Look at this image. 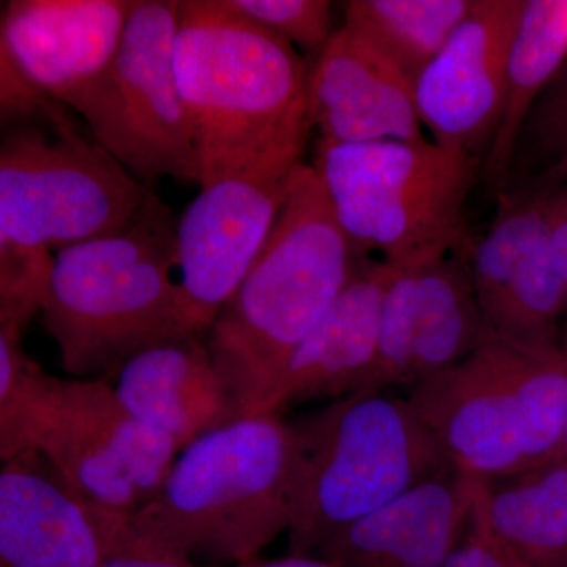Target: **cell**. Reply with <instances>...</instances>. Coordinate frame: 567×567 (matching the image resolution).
Masks as SVG:
<instances>
[{"label": "cell", "mask_w": 567, "mask_h": 567, "mask_svg": "<svg viewBox=\"0 0 567 567\" xmlns=\"http://www.w3.org/2000/svg\"><path fill=\"white\" fill-rule=\"evenodd\" d=\"M174 65L200 186L289 177L305 163L309 70L292 43L223 0H181Z\"/></svg>", "instance_id": "6da1fadb"}, {"label": "cell", "mask_w": 567, "mask_h": 567, "mask_svg": "<svg viewBox=\"0 0 567 567\" xmlns=\"http://www.w3.org/2000/svg\"><path fill=\"white\" fill-rule=\"evenodd\" d=\"M361 260L315 167L301 164L259 259L207 333L213 361L244 416L262 412L295 350Z\"/></svg>", "instance_id": "7a4b0ae2"}, {"label": "cell", "mask_w": 567, "mask_h": 567, "mask_svg": "<svg viewBox=\"0 0 567 567\" xmlns=\"http://www.w3.org/2000/svg\"><path fill=\"white\" fill-rule=\"evenodd\" d=\"M177 224L153 193L121 234L54 254L41 322L73 379L114 382L134 354L183 331Z\"/></svg>", "instance_id": "3957f363"}, {"label": "cell", "mask_w": 567, "mask_h": 567, "mask_svg": "<svg viewBox=\"0 0 567 567\" xmlns=\"http://www.w3.org/2000/svg\"><path fill=\"white\" fill-rule=\"evenodd\" d=\"M292 468L290 423L240 417L186 446L130 524L189 557L244 565L289 532Z\"/></svg>", "instance_id": "277c9868"}, {"label": "cell", "mask_w": 567, "mask_h": 567, "mask_svg": "<svg viewBox=\"0 0 567 567\" xmlns=\"http://www.w3.org/2000/svg\"><path fill=\"white\" fill-rule=\"evenodd\" d=\"M290 427V555H311L347 525L454 468L409 399L350 394Z\"/></svg>", "instance_id": "5b68a950"}, {"label": "cell", "mask_w": 567, "mask_h": 567, "mask_svg": "<svg viewBox=\"0 0 567 567\" xmlns=\"http://www.w3.org/2000/svg\"><path fill=\"white\" fill-rule=\"evenodd\" d=\"M315 167L342 233L361 259L395 270L439 262L464 245V210L480 159L434 141L334 144Z\"/></svg>", "instance_id": "8992f818"}, {"label": "cell", "mask_w": 567, "mask_h": 567, "mask_svg": "<svg viewBox=\"0 0 567 567\" xmlns=\"http://www.w3.org/2000/svg\"><path fill=\"white\" fill-rule=\"evenodd\" d=\"M155 189L69 111L7 126L0 144V246L55 254L128 229Z\"/></svg>", "instance_id": "52a82bcc"}, {"label": "cell", "mask_w": 567, "mask_h": 567, "mask_svg": "<svg viewBox=\"0 0 567 567\" xmlns=\"http://www.w3.org/2000/svg\"><path fill=\"white\" fill-rule=\"evenodd\" d=\"M181 0H136L121 47L80 115L93 140L148 188L200 183L194 134L174 65Z\"/></svg>", "instance_id": "ba28073f"}, {"label": "cell", "mask_w": 567, "mask_h": 567, "mask_svg": "<svg viewBox=\"0 0 567 567\" xmlns=\"http://www.w3.org/2000/svg\"><path fill=\"white\" fill-rule=\"evenodd\" d=\"M32 451L85 499L133 516L156 495L181 451L142 424L103 379H59L33 425Z\"/></svg>", "instance_id": "9c48e42d"}, {"label": "cell", "mask_w": 567, "mask_h": 567, "mask_svg": "<svg viewBox=\"0 0 567 567\" xmlns=\"http://www.w3.org/2000/svg\"><path fill=\"white\" fill-rule=\"evenodd\" d=\"M525 357L491 338L461 363L410 388L406 399L457 472L495 481L527 470Z\"/></svg>", "instance_id": "30bf717a"}, {"label": "cell", "mask_w": 567, "mask_h": 567, "mask_svg": "<svg viewBox=\"0 0 567 567\" xmlns=\"http://www.w3.org/2000/svg\"><path fill=\"white\" fill-rule=\"evenodd\" d=\"M464 254L492 338L529 353L563 350L567 287L551 249L546 196L499 197L487 233Z\"/></svg>", "instance_id": "8fae6325"}, {"label": "cell", "mask_w": 567, "mask_h": 567, "mask_svg": "<svg viewBox=\"0 0 567 567\" xmlns=\"http://www.w3.org/2000/svg\"><path fill=\"white\" fill-rule=\"evenodd\" d=\"M292 177H233L200 186L177 224L178 306L185 333L207 336L237 292L270 238Z\"/></svg>", "instance_id": "7c38bea8"}, {"label": "cell", "mask_w": 567, "mask_h": 567, "mask_svg": "<svg viewBox=\"0 0 567 567\" xmlns=\"http://www.w3.org/2000/svg\"><path fill=\"white\" fill-rule=\"evenodd\" d=\"M491 338L464 252L409 270L394 268L375 361L360 393L410 390L461 363Z\"/></svg>", "instance_id": "4fadbf2b"}, {"label": "cell", "mask_w": 567, "mask_h": 567, "mask_svg": "<svg viewBox=\"0 0 567 567\" xmlns=\"http://www.w3.org/2000/svg\"><path fill=\"white\" fill-rule=\"evenodd\" d=\"M525 0H475L443 50L413 82L435 144L480 159L494 140L507 63Z\"/></svg>", "instance_id": "5bb4252c"}, {"label": "cell", "mask_w": 567, "mask_h": 567, "mask_svg": "<svg viewBox=\"0 0 567 567\" xmlns=\"http://www.w3.org/2000/svg\"><path fill=\"white\" fill-rule=\"evenodd\" d=\"M136 0H10L0 54L29 81L80 114L106 78Z\"/></svg>", "instance_id": "9a60e30c"}, {"label": "cell", "mask_w": 567, "mask_h": 567, "mask_svg": "<svg viewBox=\"0 0 567 567\" xmlns=\"http://www.w3.org/2000/svg\"><path fill=\"white\" fill-rule=\"evenodd\" d=\"M117 513L91 505L39 451L0 472V567H100Z\"/></svg>", "instance_id": "2e32d148"}, {"label": "cell", "mask_w": 567, "mask_h": 567, "mask_svg": "<svg viewBox=\"0 0 567 567\" xmlns=\"http://www.w3.org/2000/svg\"><path fill=\"white\" fill-rule=\"evenodd\" d=\"M308 112L334 144L425 140L412 80L346 25L309 70Z\"/></svg>", "instance_id": "e0dca14e"}, {"label": "cell", "mask_w": 567, "mask_h": 567, "mask_svg": "<svg viewBox=\"0 0 567 567\" xmlns=\"http://www.w3.org/2000/svg\"><path fill=\"white\" fill-rule=\"evenodd\" d=\"M477 480L450 470L331 536L317 557L338 567H445L475 511Z\"/></svg>", "instance_id": "ac0fdd59"}, {"label": "cell", "mask_w": 567, "mask_h": 567, "mask_svg": "<svg viewBox=\"0 0 567 567\" xmlns=\"http://www.w3.org/2000/svg\"><path fill=\"white\" fill-rule=\"evenodd\" d=\"M123 406L178 451L244 417L216 368L207 336L178 334L134 354L112 382Z\"/></svg>", "instance_id": "d6986e66"}, {"label": "cell", "mask_w": 567, "mask_h": 567, "mask_svg": "<svg viewBox=\"0 0 567 567\" xmlns=\"http://www.w3.org/2000/svg\"><path fill=\"white\" fill-rule=\"evenodd\" d=\"M394 268L363 259L315 330L295 350L262 412L363 390L379 347L380 317Z\"/></svg>", "instance_id": "ffe728a7"}, {"label": "cell", "mask_w": 567, "mask_h": 567, "mask_svg": "<svg viewBox=\"0 0 567 567\" xmlns=\"http://www.w3.org/2000/svg\"><path fill=\"white\" fill-rule=\"evenodd\" d=\"M475 517L522 565L567 567L565 457L502 480H477Z\"/></svg>", "instance_id": "44dd1931"}, {"label": "cell", "mask_w": 567, "mask_h": 567, "mask_svg": "<svg viewBox=\"0 0 567 567\" xmlns=\"http://www.w3.org/2000/svg\"><path fill=\"white\" fill-rule=\"evenodd\" d=\"M566 61L567 0H525L507 63L502 114L481 167L496 197L505 189L528 115Z\"/></svg>", "instance_id": "7402d4cb"}, {"label": "cell", "mask_w": 567, "mask_h": 567, "mask_svg": "<svg viewBox=\"0 0 567 567\" xmlns=\"http://www.w3.org/2000/svg\"><path fill=\"white\" fill-rule=\"evenodd\" d=\"M475 0H352L346 28L415 82L456 32Z\"/></svg>", "instance_id": "603a6c76"}, {"label": "cell", "mask_w": 567, "mask_h": 567, "mask_svg": "<svg viewBox=\"0 0 567 567\" xmlns=\"http://www.w3.org/2000/svg\"><path fill=\"white\" fill-rule=\"evenodd\" d=\"M566 182L567 63L528 115L499 197L547 196Z\"/></svg>", "instance_id": "cb8c5ba5"}, {"label": "cell", "mask_w": 567, "mask_h": 567, "mask_svg": "<svg viewBox=\"0 0 567 567\" xmlns=\"http://www.w3.org/2000/svg\"><path fill=\"white\" fill-rule=\"evenodd\" d=\"M21 331L0 327V457L32 451L33 425L51 377L22 349Z\"/></svg>", "instance_id": "d4e9b609"}, {"label": "cell", "mask_w": 567, "mask_h": 567, "mask_svg": "<svg viewBox=\"0 0 567 567\" xmlns=\"http://www.w3.org/2000/svg\"><path fill=\"white\" fill-rule=\"evenodd\" d=\"M227 9L248 18L293 47L316 52L327 47L331 3L327 0H223Z\"/></svg>", "instance_id": "484cf974"}, {"label": "cell", "mask_w": 567, "mask_h": 567, "mask_svg": "<svg viewBox=\"0 0 567 567\" xmlns=\"http://www.w3.org/2000/svg\"><path fill=\"white\" fill-rule=\"evenodd\" d=\"M100 567H197L192 557L169 544L136 532L130 516L117 514Z\"/></svg>", "instance_id": "4316f807"}, {"label": "cell", "mask_w": 567, "mask_h": 567, "mask_svg": "<svg viewBox=\"0 0 567 567\" xmlns=\"http://www.w3.org/2000/svg\"><path fill=\"white\" fill-rule=\"evenodd\" d=\"M445 567H527L495 543L473 511L468 532Z\"/></svg>", "instance_id": "83f0119b"}, {"label": "cell", "mask_w": 567, "mask_h": 567, "mask_svg": "<svg viewBox=\"0 0 567 567\" xmlns=\"http://www.w3.org/2000/svg\"><path fill=\"white\" fill-rule=\"evenodd\" d=\"M546 215L551 249L567 287V182L546 196Z\"/></svg>", "instance_id": "f1b7e54d"}, {"label": "cell", "mask_w": 567, "mask_h": 567, "mask_svg": "<svg viewBox=\"0 0 567 567\" xmlns=\"http://www.w3.org/2000/svg\"><path fill=\"white\" fill-rule=\"evenodd\" d=\"M237 567H338L333 563L311 555H289L278 559H251Z\"/></svg>", "instance_id": "f546056e"}, {"label": "cell", "mask_w": 567, "mask_h": 567, "mask_svg": "<svg viewBox=\"0 0 567 567\" xmlns=\"http://www.w3.org/2000/svg\"><path fill=\"white\" fill-rule=\"evenodd\" d=\"M563 457H565V461L567 462V432L565 436V445H563Z\"/></svg>", "instance_id": "4dcf8cb0"}, {"label": "cell", "mask_w": 567, "mask_h": 567, "mask_svg": "<svg viewBox=\"0 0 567 567\" xmlns=\"http://www.w3.org/2000/svg\"><path fill=\"white\" fill-rule=\"evenodd\" d=\"M563 352L567 354V334L565 336V339H563Z\"/></svg>", "instance_id": "1f68e13d"}]
</instances>
